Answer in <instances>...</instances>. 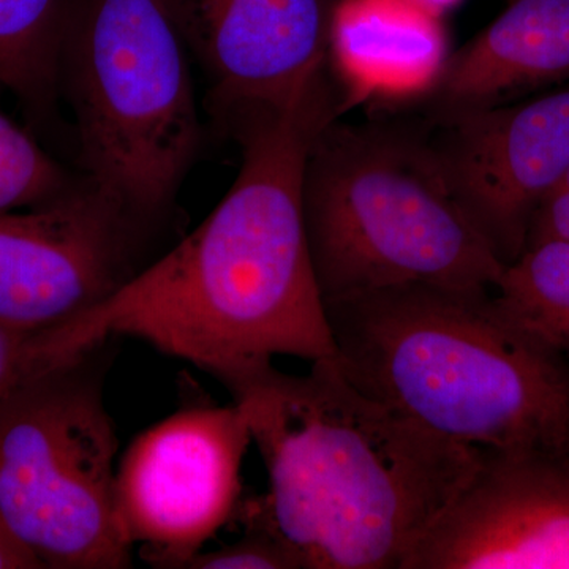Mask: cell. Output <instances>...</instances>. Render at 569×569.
Returning a JSON list of instances; mask_svg holds the SVG:
<instances>
[{
	"mask_svg": "<svg viewBox=\"0 0 569 569\" xmlns=\"http://www.w3.org/2000/svg\"><path fill=\"white\" fill-rule=\"evenodd\" d=\"M342 114L329 70L284 107L249 104L219 119L241 146L233 186L204 222L88 313L108 337H133L224 388L274 356L310 365L337 348L302 211L307 151Z\"/></svg>",
	"mask_w": 569,
	"mask_h": 569,
	"instance_id": "obj_1",
	"label": "cell"
},
{
	"mask_svg": "<svg viewBox=\"0 0 569 569\" xmlns=\"http://www.w3.org/2000/svg\"><path fill=\"white\" fill-rule=\"evenodd\" d=\"M162 230L88 178L39 208L0 212V323L48 331L88 316L152 263Z\"/></svg>",
	"mask_w": 569,
	"mask_h": 569,
	"instance_id": "obj_7",
	"label": "cell"
},
{
	"mask_svg": "<svg viewBox=\"0 0 569 569\" xmlns=\"http://www.w3.org/2000/svg\"><path fill=\"white\" fill-rule=\"evenodd\" d=\"M80 321L48 329L20 331L0 323V402L29 378L96 346Z\"/></svg>",
	"mask_w": 569,
	"mask_h": 569,
	"instance_id": "obj_17",
	"label": "cell"
},
{
	"mask_svg": "<svg viewBox=\"0 0 569 569\" xmlns=\"http://www.w3.org/2000/svg\"><path fill=\"white\" fill-rule=\"evenodd\" d=\"M227 389L268 470L266 508L306 569H402L481 456L366 395L336 359L306 376L269 365Z\"/></svg>",
	"mask_w": 569,
	"mask_h": 569,
	"instance_id": "obj_2",
	"label": "cell"
},
{
	"mask_svg": "<svg viewBox=\"0 0 569 569\" xmlns=\"http://www.w3.org/2000/svg\"><path fill=\"white\" fill-rule=\"evenodd\" d=\"M362 392L478 449L569 456V359L489 288L411 283L325 302Z\"/></svg>",
	"mask_w": 569,
	"mask_h": 569,
	"instance_id": "obj_3",
	"label": "cell"
},
{
	"mask_svg": "<svg viewBox=\"0 0 569 569\" xmlns=\"http://www.w3.org/2000/svg\"><path fill=\"white\" fill-rule=\"evenodd\" d=\"M509 313L569 359V244L531 246L505 268L496 288Z\"/></svg>",
	"mask_w": 569,
	"mask_h": 569,
	"instance_id": "obj_15",
	"label": "cell"
},
{
	"mask_svg": "<svg viewBox=\"0 0 569 569\" xmlns=\"http://www.w3.org/2000/svg\"><path fill=\"white\" fill-rule=\"evenodd\" d=\"M70 0H0V88L47 116L59 97Z\"/></svg>",
	"mask_w": 569,
	"mask_h": 569,
	"instance_id": "obj_14",
	"label": "cell"
},
{
	"mask_svg": "<svg viewBox=\"0 0 569 569\" xmlns=\"http://www.w3.org/2000/svg\"><path fill=\"white\" fill-rule=\"evenodd\" d=\"M0 569H41L39 561L0 527Z\"/></svg>",
	"mask_w": 569,
	"mask_h": 569,
	"instance_id": "obj_19",
	"label": "cell"
},
{
	"mask_svg": "<svg viewBox=\"0 0 569 569\" xmlns=\"http://www.w3.org/2000/svg\"><path fill=\"white\" fill-rule=\"evenodd\" d=\"M556 189L568 190L569 192V168L567 170V173H565L563 178H561V181L559 182V186L556 187Z\"/></svg>",
	"mask_w": 569,
	"mask_h": 569,
	"instance_id": "obj_21",
	"label": "cell"
},
{
	"mask_svg": "<svg viewBox=\"0 0 569 569\" xmlns=\"http://www.w3.org/2000/svg\"><path fill=\"white\" fill-rule=\"evenodd\" d=\"M440 14L411 0H340L328 67L342 86V111L369 99L381 104L419 96L448 58Z\"/></svg>",
	"mask_w": 569,
	"mask_h": 569,
	"instance_id": "obj_13",
	"label": "cell"
},
{
	"mask_svg": "<svg viewBox=\"0 0 569 569\" xmlns=\"http://www.w3.org/2000/svg\"><path fill=\"white\" fill-rule=\"evenodd\" d=\"M209 82V110L284 107L328 69L340 0H163Z\"/></svg>",
	"mask_w": 569,
	"mask_h": 569,
	"instance_id": "obj_11",
	"label": "cell"
},
{
	"mask_svg": "<svg viewBox=\"0 0 569 569\" xmlns=\"http://www.w3.org/2000/svg\"><path fill=\"white\" fill-rule=\"evenodd\" d=\"M411 2L443 17L448 10L455 9L462 0H411Z\"/></svg>",
	"mask_w": 569,
	"mask_h": 569,
	"instance_id": "obj_20",
	"label": "cell"
},
{
	"mask_svg": "<svg viewBox=\"0 0 569 569\" xmlns=\"http://www.w3.org/2000/svg\"><path fill=\"white\" fill-rule=\"evenodd\" d=\"M417 123L437 173L505 266L527 247L531 217L569 168V86L530 102Z\"/></svg>",
	"mask_w": 569,
	"mask_h": 569,
	"instance_id": "obj_9",
	"label": "cell"
},
{
	"mask_svg": "<svg viewBox=\"0 0 569 569\" xmlns=\"http://www.w3.org/2000/svg\"><path fill=\"white\" fill-rule=\"evenodd\" d=\"M569 80V0H515L432 82L395 110L443 118L507 103L520 92Z\"/></svg>",
	"mask_w": 569,
	"mask_h": 569,
	"instance_id": "obj_12",
	"label": "cell"
},
{
	"mask_svg": "<svg viewBox=\"0 0 569 569\" xmlns=\"http://www.w3.org/2000/svg\"><path fill=\"white\" fill-rule=\"evenodd\" d=\"M402 569H569V456L481 449Z\"/></svg>",
	"mask_w": 569,
	"mask_h": 569,
	"instance_id": "obj_10",
	"label": "cell"
},
{
	"mask_svg": "<svg viewBox=\"0 0 569 569\" xmlns=\"http://www.w3.org/2000/svg\"><path fill=\"white\" fill-rule=\"evenodd\" d=\"M189 58L163 0H70L59 92L84 178L157 227L200 151Z\"/></svg>",
	"mask_w": 569,
	"mask_h": 569,
	"instance_id": "obj_5",
	"label": "cell"
},
{
	"mask_svg": "<svg viewBox=\"0 0 569 569\" xmlns=\"http://www.w3.org/2000/svg\"><path fill=\"white\" fill-rule=\"evenodd\" d=\"M236 520L244 523V535L222 548L201 550L187 569H306L298 550L272 522L263 497H244Z\"/></svg>",
	"mask_w": 569,
	"mask_h": 569,
	"instance_id": "obj_18",
	"label": "cell"
},
{
	"mask_svg": "<svg viewBox=\"0 0 569 569\" xmlns=\"http://www.w3.org/2000/svg\"><path fill=\"white\" fill-rule=\"evenodd\" d=\"M110 340L0 402V527L41 568L132 567L114 509L118 437L104 406Z\"/></svg>",
	"mask_w": 569,
	"mask_h": 569,
	"instance_id": "obj_6",
	"label": "cell"
},
{
	"mask_svg": "<svg viewBox=\"0 0 569 569\" xmlns=\"http://www.w3.org/2000/svg\"><path fill=\"white\" fill-rule=\"evenodd\" d=\"M77 182L0 108V212L39 208Z\"/></svg>",
	"mask_w": 569,
	"mask_h": 569,
	"instance_id": "obj_16",
	"label": "cell"
},
{
	"mask_svg": "<svg viewBox=\"0 0 569 569\" xmlns=\"http://www.w3.org/2000/svg\"><path fill=\"white\" fill-rule=\"evenodd\" d=\"M250 445L234 402L182 408L134 438L116 470L114 509L123 539L146 563L187 569L238 518Z\"/></svg>",
	"mask_w": 569,
	"mask_h": 569,
	"instance_id": "obj_8",
	"label": "cell"
},
{
	"mask_svg": "<svg viewBox=\"0 0 569 569\" xmlns=\"http://www.w3.org/2000/svg\"><path fill=\"white\" fill-rule=\"evenodd\" d=\"M302 211L325 302L411 283L496 290L507 268L402 112L325 123L307 151Z\"/></svg>",
	"mask_w": 569,
	"mask_h": 569,
	"instance_id": "obj_4",
	"label": "cell"
}]
</instances>
